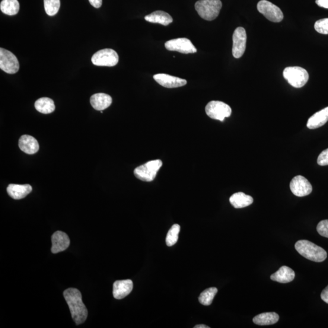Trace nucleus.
<instances>
[{"label":"nucleus","mask_w":328,"mask_h":328,"mask_svg":"<svg viewBox=\"0 0 328 328\" xmlns=\"http://www.w3.org/2000/svg\"><path fill=\"white\" fill-rule=\"evenodd\" d=\"M69 308L72 319L79 325L84 323L88 317V310L82 301L81 292L78 289L69 288L63 293Z\"/></svg>","instance_id":"nucleus-1"},{"label":"nucleus","mask_w":328,"mask_h":328,"mask_svg":"<svg viewBox=\"0 0 328 328\" xmlns=\"http://www.w3.org/2000/svg\"><path fill=\"white\" fill-rule=\"evenodd\" d=\"M296 250L301 256L315 262H323L326 259L327 253L322 247L308 240H299L295 244Z\"/></svg>","instance_id":"nucleus-2"},{"label":"nucleus","mask_w":328,"mask_h":328,"mask_svg":"<svg viewBox=\"0 0 328 328\" xmlns=\"http://www.w3.org/2000/svg\"><path fill=\"white\" fill-rule=\"evenodd\" d=\"M222 5L221 0H199L195 3V9L200 17L212 21L219 15Z\"/></svg>","instance_id":"nucleus-3"},{"label":"nucleus","mask_w":328,"mask_h":328,"mask_svg":"<svg viewBox=\"0 0 328 328\" xmlns=\"http://www.w3.org/2000/svg\"><path fill=\"white\" fill-rule=\"evenodd\" d=\"M283 77L293 87L300 88L307 84L309 74L307 70L301 67L291 66L284 69Z\"/></svg>","instance_id":"nucleus-4"},{"label":"nucleus","mask_w":328,"mask_h":328,"mask_svg":"<svg viewBox=\"0 0 328 328\" xmlns=\"http://www.w3.org/2000/svg\"><path fill=\"white\" fill-rule=\"evenodd\" d=\"M162 166V162L159 159L149 161L136 168L134 170V174L140 180L145 182H152L155 179Z\"/></svg>","instance_id":"nucleus-5"},{"label":"nucleus","mask_w":328,"mask_h":328,"mask_svg":"<svg viewBox=\"0 0 328 328\" xmlns=\"http://www.w3.org/2000/svg\"><path fill=\"white\" fill-rule=\"evenodd\" d=\"M206 113L210 118L222 122L225 117L231 116L232 109L229 105L222 102L213 100L207 105Z\"/></svg>","instance_id":"nucleus-6"},{"label":"nucleus","mask_w":328,"mask_h":328,"mask_svg":"<svg viewBox=\"0 0 328 328\" xmlns=\"http://www.w3.org/2000/svg\"><path fill=\"white\" fill-rule=\"evenodd\" d=\"M91 62L95 66H114L119 62V56L113 49H102L92 56Z\"/></svg>","instance_id":"nucleus-7"},{"label":"nucleus","mask_w":328,"mask_h":328,"mask_svg":"<svg viewBox=\"0 0 328 328\" xmlns=\"http://www.w3.org/2000/svg\"><path fill=\"white\" fill-rule=\"evenodd\" d=\"M257 9L267 20L274 23L281 22L284 18L281 9L267 0L259 2L257 5Z\"/></svg>","instance_id":"nucleus-8"},{"label":"nucleus","mask_w":328,"mask_h":328,"mask_svg":"<svg viewBox=\"0 0 328 328\" xmlns=\"http://www.w3.org/2000/svg\"><path fill=\"white\" fill-rule=\"evenodd\" d=\"M0 68L10 74H15L20 68L17 57L13 53L3 47L0 48Z\"/></svg>","instance_id":"nucleus-9"},{"label":"nucleus","mask_w":328,"mask_h":328,"mask_svg":"<svg viewBox=\"0 0 328 328\" xmlns=\"http://www.w3.org/2000/svg\"><path fill=\"white\" fill-rule=\"evenodd\" d=\"M165 47L170 52H177L183 54L196 53L197 49L192 41L186 38H179L167 41Z\"/></svg>","instance_id":"nucleus-10"},{"label":"nucleus","mask_w":328,"mask_h":328,"mask_svg":"<svg viewBox=\"0 0 328 328\" xmlns=\"http://www.w3.org/2000/svg\"><path fill=\"white\" fill-rule=\"evenodd\" d=\"M247 34L245 29L238 27L233 34V47L232 54L235 58L239 59L243 56L246 50Z\"/></svg>","instance_id":"nucleus-11"},{"label":"nucleus","mask_w":328,"mask_h":328,"mask_svg":"<svg viewBox=\"0 0 328 328\" xmlns=\"http://www.w3.org/2000/svg\"><path fill=\"white\" fill-rule=\"evenodd\" d=\"M290 189L294 195L298 197L308 196L313 192V187L307 178L298 175L290 183Z\"/></svg>","instance_id":"nucleus-12"},{"label":"nucleus","mask_w":328,"mask_h":328,"mask_svg":"<svg viewBox=\"0 0 328 328\" xmlns=\"http://www.w3.org/2000/svg\"><path fill=\"white\" fill-rule=\"evenodd\" d=\"M154 78L159 85L167 88L183 87L187 83L186 80L165 74H155Z\"/></svg>","instance_id":"nucleus-13"},{"label":"nucleus","mask_w":328,"mask_h":328,"mask_svg":"<svg viewBox=\"0 0 328 328\" xmlns=\"http://www.w3.org/2000/svg\"><path fill=\"white\" fill-rule=\"evenodd\" d=\"M52 243V251L53 254H57L68 249L70 240L65 232L57 231L53 235Z\"/></svg>","instance_id":"nucleus-14"},{"label":"nucleus","mask_w":328,"mask_h":328,"mask_svg":"<svg viewBox=\"0 0 328 328\" xmlns=\"http://www.w3.org/2000/svg\"><path fill=\"white\" fill-rule=\"evenodd\" d=\"M133 283L131 280H118L113 284V296L117 300L127 297L132 291Z\"/></svg>","instance_id":"nucleus-15"},{"label":"nucleus","mask_w":328,"mask_h":328,"mask_svg":"<svg viewBox=\"0 0 328 328\" xmlns=\"http://www.w3.org/2000/svg\"><path fill=\"white\" fill-rule=\"evenodd\" d=\"M19 147L21 151L28 155H34L39 151V143L34 137L30 135L21 136L18 142Z\"/></svg>","instance_id":"nucleus-16"},{"label":"nucleus","mask_w":328,"mask_h":328,"mask_svg":"<svg viewBox=\"0 0 328 328\" xmlns=\"http://www.w3.org/2000/svg\"><path fill=\"white\" fill-rule=\"evenodd\" d=\"M32 190H33V188L30 184H11L7 188L8 195L14 199L24 198L32 192Z\"/></svg>","instance_id":"nucleus-17"},{"label":"nucleus","mask_w":328,"mask_h":328,"mask_svg":"<svg viewBox=\"0 0 328 328\" xmlns=\"http://www.w3.org/2000/svg\"><path fill=\"white\" fill-rule=\"evenodd\" d=\"M112 98L110 95L105 93L95 94L92 95L90 98L92 107L97 111L107 109L112 104Z\"/></svg>","instance_id":"nucleus-18"},{"label":"nucleus","mask_w":328,"mask_h":328,"mask_svg":"<svg viewBox=\"0 0 328 328\" xmlns=\"http://www.w3.org/2000/svg\"><path fill=\"white\" fill-rule=\"evenodd\" d=\"M327 121L328 107L312 116L308 121L307 127L311 130L317 129L323 126Z\"/></svg>","instance_id":"nucleus-19"},{"label":"nucleus","mask_w":328,"mask_h":328,"mask_svg":"<svg viewBox=\"0 0 328 328\" xmlns=\"http://www.w3.org/2000/svg\"><path fill=\"white\" fill-rule=\"evenodd\" d=\"M295 276L294 270L288 266H283L270 276V279L280 283H288L292 282Z\"/></svg>","instance_id":"nucleus-20"},{"label":"nucleus","mask_w":328,"mask_h":328,"mask_svg":"<svg viewBox=\"0 0 328 328\" xmlns=\"http://www.w3.org/2000/svg\"><path fill=\"white\" fill-rule=\"evenodd\" d=\"M145 20L152 23H159L164 26H168L173 22V18L167 12L157 11L145 16Z\"/></svg>","instance_id":"nucleus-21"},{"label":"nucleus","mask_w":328,"mask_h":328,"mask_svg":"<svg viewBox=\"0 0 328 328\" xmlns=\"http://www.w3.org/2000/svg\"><path fill=\"white\" fill-rule=\"evenodd\" d=\"M229 200L235 209L246 208V207L251 205L254 202L253 197L246 195L243 192L234 193L231 196Z\"/></svg>","instance_id":"nucleus-22"},{"label":"nucleus","mask_w":328,"mask_h":328,"mask_svg":"<svg viewBox=\"0 0 328 328\" xmlns=\"http://www.w3.org/2000/svg\"><path fill=\"white\" fill-rule=\"evenodd\" d=\"M279 320V314L273 312L260 314L253 318L254 323L260 326L271 325L278 322Z\"/></svg>","instance_id":"nucleus-23"},{"label":"nucleus","mask_w":328,"mask_h":328,"mask_svg":"<svg viewBox=\"0 0 328 328\" xmlns=\"http://www.w3.org/2000/svg\"><path fill=\"white\" fill-rule=\"evenodd\" d=\"M37 111L42 114H49L55 110L54 101L48 97H42L38 99L35 103Z\"/></svg>","instance_id":"nucleus-24"},{"label":"nucleus","mask_w":328,"mask_h":328,"mask_svg":"<svg viewBox=\"0 0 328 328\" xmlns=\"http://www.w3.org/2000/svg\"><path fill=\"white\" fill-rule=\"evenodd\" d=\"M0 9L6 15H15L20 10V4L18 0H3L0 4Z\"/></svg>","instance_id":"nucleus-25"},{"label":"nucleus","mask_w":328,"mask_h":328,"mask_svg":"<svg viewBox=\"0 0 328 328\" xmlns=\"http://www.w3.org/2000/svg\"><path fill=\"white\" fill-rule=\"evenodd\" d=\"M218 292V289L215 287L210 288L204 291L199 297V301L205 306H209Z\"/></svg>","instance_id":"nucleus-26"},{"label":"nucleus","mask_w":328,"mask_h":328,"mask_svg":"<svg viewBox=\"0 0 328 328\" xmlns=\"http://www.w3.org/2000/svg\"><path fill=\"white\" fill-rule=\"evenodd\" d=\"M180 229V225L176 224L172 226L168 232L166 240H165L168 246L171 247L177 243Z\"/></svg>","instance_id":"nucleus-27"},{"label":"nucleus","mask_w":328,"mask_h":328,"mask_svg":"<svg viewBox=\"0 0 328 328\" xmlns=\"http://www.w3.org/2000/svg\"><path fill=\"white\" fill-rule=\"evenodd\" d=\"M44 6L47 15H55L59 11L60 0H44Z\"/></svg>","instance_id":"nucleus-28"},{"label":"nucleus","mask_w":328,"mask_h":328,"mask_svg":"<svg viewBox=\"0 0 328 328\" xmlns=\"http://www.w3.org/2000/svg\"><path fill=\"white\" fill-rule=\"evenodd\" d=\"M314 28L318 33L328 34V18L321 19L315 22Z\"/></svg>","instance_id":"nucleus-29"},{"label":"nucleus","mask_w":328,"mask_h":328,"mask_svg":"<svg viewBox=\"0 0 328 328\" xmlns=\"http://www.w3.org/2000/svg\"><path fill=\"white\" fill-rule=\"evenodd\" d=\"M317 231L321 236L328 238V219L321 221L317 226Z\"/></svg>","instance_id":"nucleus-30"},{"label":"nucleus","mask_w":328,"mask_h":328,"mask_svg":"<svg viewBox=\"0 0 328 328\" xmlns=\"http://www.w3.org/2000/svg\"><path fill=\"white\" fill-rule=\"evenodd\" d=\"M317 164L320 166H326L328 165V148L324 149L318 156Z\"/></svg>","instance_id":"nucleus-31"},{"label":"nucleus","mask_w":328,"mask_h":328,"mask_svg":"<svg viewBox=\"0 0 328 328\" xmlns=\"http://www.w3.org/2000/svg\"><path fill=\"white\" fill-rule=\"evenodd\" d=\"M321 298L328 304V286L323 290L321 294Z\"/></svg>","instance_id":"nucleus-32"},{"label":"nucleus","mask_w":328,"mask_h":328,"mask_svg":"<svg viewBox=\"0 0 328 328\" xmlns=\"http://www.w3.org/2000/svg\"><path fill=\"white\" fill-rule=\"evenodd\" d=\"M89 2L95 8H100L103 5V0H89Z\"/></svg>","instance_id":"nucleus-33"},{"label":"nucleus","mask_w":328,"mask_h":328,"mask_svg":"<svg viewBox=\"0 0 328 328\" xmlns=\"http://www.w3.org/2000/svg\"><path fill=\"white\" fill-rule=\"evenodd\" d=\"M315 3L320 7L328 9V0H316Z\"/></svg>","instance_id":"nucleus-34"},{"label":"nucleus","mask_w":328,"mask_h":328,"mask_svg":"<svg viewBox=\"0 0 328 328\" xmlns=\"http://www.w3.org/2000/svg\"><path fill=\"white\" fill-rule=\"evenodd\" d=\"M195 328H209V326L205 325V324H198V325H196L195 327Z\"/></svg>","instance_id":"nucleus-35"}]
</instances>
